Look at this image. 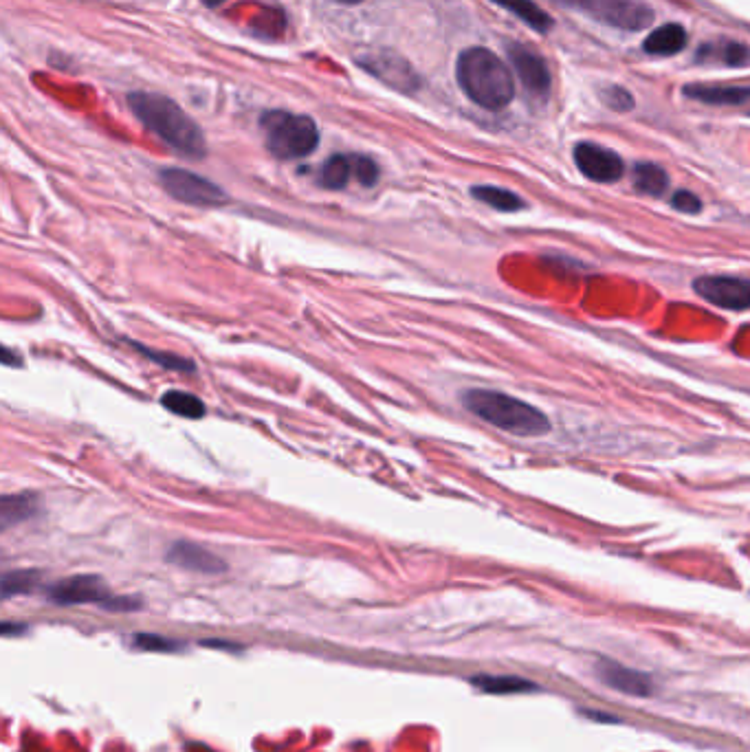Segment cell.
I'll return each instance as SVG.
<instances>
[{
	"instance_id": "6da1fadb",
	"label": "cell",
	"mask_w": 750,
	"mask_h": 752,
	"mask_svg": "<svg viewBox=\"0 0 750 752\" xmlns=\"http://www.w3.org/2000/svg\"><path fill=\"white\" fill-rule=\"evenodd\" d=\"M128 106L152 135L185 159H203L207 143L201 126L174 102L159 93H130Z\"/></svg>"
},
{
	"instance_id": "7a4b0ae2",
	"label": "cell",
	"mask_w": 750,
	"mask_h": 752,
	"mask_svg": "<svg viewBox=\"0 0 750 752\" xmlns=\"http://www.w3.org/2000/svg\"><path fill=\"white\" fill-rule=\"evenodd\" d=\"M456 77L473 104L487 110H502L513 102L515 82L500 55L484 47H471L458 55Z\"/></svg>"
},
{
	"instance_id": "3957f363",
	"label": "cell",
	"mask_w": 750,
	"mask_h": 752,
	"mask_svg": "<svg viewBox=\"0 0 750 752\" xmlns=\"http://www.w3.org/2000/svg\"><path fill=\"white\" fill-rule=\"evenodd\" d=\"M465 405L473 416H478L484 423L498 427L506 434L537 438L550 431V418L542 409L531 403L515 398L511 394L493 392V390H469L462 394Z\"/></svg>"
},
{
	"instance_id": "277c9868",
	"label": "cell",
	"mask_w": 750,
	"mask_h": 752,
	"mask_svg": "<svg viewBox=\"0 0 750 752\" xmlns=\"http://www.w3.org/2000/svg\"><path fill=\"white\" fill-rule=\"evenodd\" d=\"M262 130L267 137L269 152L282 161L304 159L319 146V128L306 115L269 110L262 115Z\"/></svg>"
},
{
	"instance_id": "5b68a950",
	"label": "cell",
	"mask_w": 750,
	"mask_h": 752,
	"mask_svg": "<svg viewBox=\"0 0 750 752\" xmlns=\"http://www.w3.org/2000/svg\"><path fill=\"white\" fill-rule=\"evenodd\" d=\"M159 181L163 190L168 192L174 201L192 207H220L227 203V194L220 190L216 183L201 174H194L183 168H165L159 174Z\"/></svg>"
},
{
	"instance_id": "8992f818",
	"label": "cell",
	"mask_w": 750,
	"mask_h": 752,
	"mask_svg": "<svg viewBox=\"0 0 750 752\" xmlns=\"http://www.w3.org/2000/svg\"><path fill=\"white\" fill-rule=\"evenodd\" d=\"M581 11L623 31H643L654 22V9L645 0H586Z\"/></svg>"
},
{
	"instance_id": "52a82bcc",
	"label": "cell",
	"mask_w": 750,
	"mask_h": 752,
	"mask_svg": "<svg viewBox=\"0 0 750 752\" xmlns=\"http://www.w3.org/2000/svg\"><path fill=\"white\" fill-rule=\"evenodd\" d=\"M693 289L704 300L724 308V311L742 313L750 306V284L744 278L731 275H707L693 282Z\"/></svg>"
},
{
	"instance_id": "ba28073f",
	"label": "cell",
	"mask_w": 750,
	"mask_h": 752,
	"mask_svg": "<svg viewBox=\"0 0 750 752\" xmlns=\"http://www.w3.org/2000/svg\"><path fill=\"white\" fill-rule=\"evenodd\" d=\"M575 163L581 174L594 183H616L625 174V163L619 154L590 141L577 143Z\"/></svg>"
},
{
	"instance_id": "9c48e42d",
	"label": "cell",
	"mask_w": 750,
	"mask_h": 752,
	"mask_svg": "<svg viewBox=\"0 0 750 752\" xmlns=\"http://www.w3.org/2000/svg\"><path fill=\"white\" fill-rule=\"evenodd\" d=\"M506 53H509L513 69L526 91L537 97H546L550 93V84H553V75H550L542 55L517 42L506 44Z\"/></svg>"
},
{
	"instance_id": "30bf717a",
	"label": "cell",
	"mask_w": 750,
	"mask_h": 752,
	"mask_svg": "<svg viewBox=\"0 0 750 752\" xmlns=\"http://www.w3.org/2000/svg\"><path fill=\"white\" fill-rule=\"evenodd\" d=\"M47 596L55 605H102L110 596V590L102 579L95 577V574H77V577H66L51 585Z\"/></svg>"
},
{
	"instance_id": "8fae6325",
	"label": "cell",
	"mask_w": 750,
	"mask_h": 752,
	"mask_svg": "<svg viewBox=\"0 0 750 752\" xmlns=\"http://www.w3.org/2000/svg\"><path fill=\"white\" fill-rule=\"evenodd\" d=\"M597 673L603 680V684H608V687L614 691L632 695V698H647V695H652L654 691V682L652 678L645 676V673L630 669V667H623V665H616V662H610V660H603Z\"/></svg>"
},
{
	"instance_id": "7c38bea8",
	"label": "cell",
	"mask_w": 750,
	"mask_h": 752,
	"mask_svg": "<svg viewBox=\"0 0 750 752\" xmlns=\"http://www.w3.org/2000/svg\"><path fill=\"white\" fill-rule=\"evenodd\" d=\"M168 561L172 566H179L183 570L201 572V574H220L225 572V561L216 557L207 548L192 544V541H176L168 550Z\"/></svg>"
},
{
	"instance_id": "4fadbf2b",
	"label": "cell",
	"mask_w": 750,
	"mask_h": 752,
	"mask_svg": "<svg viewBox=\"0 0 750 752\" xmlns=\"http://www.w3.org/2000/svg\"><path fill=\"white\" fill-rule=\"evenodd\" d=\"M682 95L707 106H744L750 97L748 86L731 84H687Z\"/></svg>"
},
{
	"instance_id": "5bb4252c",
	"label": "cell",
	"mask_w": 750,
	"mask_h": 752,
	"mask_svg": "<svg viewBox=\"0 0 750 752\" xmlns=\"http://www.w3.org/2000/svg\"><path fill=\"white\" fill-rule=\"evenodd\" d=\"M40 511V497L36 493L0 495V533L29 522Z\"/></svg>"
},
{
	"instance_id": "9a60e30c",
	"label": "cell",
	"mask_w": 750,
	"mask_h": 752,
	"mask_svg": "<svg viewBox=\"0 0 750 752\" xmlns=\"http://www.w3.org/2000/svg\"><path fill=\"white\" fill-rule=\"evenodd\" d=\"M687 42H689L687 29L678 25V22H669V25H663L649 33L643 42V51L649 55H663V58H671V55H676L685 49Z\"/></svg>"
},
{
	"instance_id": "2e32d148",
	"label": "cell",
	"mask_w": 750,
	"mask_h": 752,
	"mask_svg": "<svg viewBox=\"0 0 750 752\" xmlns=\"http://www.w3.org/2000/svg\"><path fill=\"white\" fill-rule=\"evenodd\" d=\"M491 3L506 11H511L515 18H520L524 25H528L539 33H548L555 27V20L550 18L537 3H533V0H491Z\"/></svg>"
},
{
	"instance_id": "e0dca14e",
	"label": "cell",
	"mask_w": 750,
	"mask_h": 752,
	"mask_svg": "<svg viewBox=\"0 0 750 752\" xmlns=\"http://www.w3.org/2000/svg\"><path fill=\"white\" fill-rule=\"evenodd\" d=\"M634 185L638 192L647 196H663L669 185V176L656 163H636Z\"/></svg>"
},
{
	"instance_id": "ac0fdd59",
	"label": "cell",
	"mask_w": 750,
	"mask_h": 752,
	"mask_svg": "<svg viewBox=\"0 0 750 752\" xmlns=\"http://www.w3.org/2000/svg\"><path fill=\"white\" fill-rule=\"evenodd\" d=\"M161 405L168 409V412L181 416V418H203L205 416V403L201 398L190 394V392H181V390H170L161 396Z\"/></svg>"
},
{
	"instance_id": "d6986e66",
	"label": "cell",
	"mask_w": 750,
	"mask_h": 752,
	"mask_svg": "<svg viewBox=\"0 0 750 752\" xmlns=\"http://www.w3.org/2000/svg\"><path fill=\"white\" fill-rule=\"evenodd\" d=\"M42 581V574L38 570H11L0 577V599H11V596L31 594Z\"/></svg>"
},
{
	"instance_id": "ffe728a7",
	"label": "cell",
	"mask_w": 750,
	"mask_h": 752,
	"mask_svg": "<svg viewBox=\"0 0 750 752\" xmlns=\"http://www.w3.org/2000/svg\"><path fill=\"white\" fill-rule=\"evenodd\" d=\"M471 194L478 198L480 203L489 205L498 212H517V209L524 207V201L511 190H504V187H495V185H478L473 187Z\"/></svg>"
},
{
	"instance_id": "44dd1931",
	"label": "cell",
	"mask_w": 750,
	"mask_h": 752,
	"mask_svg": "<svg viewBox=\"0 0 750 752\" xmlns=\"http://www.w3.org/2000/svg\"><path fill=\"white\" fill-rule=\"evenodd\" d=\"M350 174H352V159L344 157V154H335V157H330L322 165L319 183H322V187H326V190H335V192L344 190L350 181Z\"/></svg>"
},
{
	"instance_id": "7402d4cb",
	"label": "cell",
	"mask_w": 750,
	"mask_h": 752,
	"mask_svg": "<svg viewBox=\"0 0 750 752\" xmlns=\"http://www.w3.org/2000/svg\"><path fill=\"white\" fill-rule=\"evenodd\" d=\"M471 684H476L480 691L487 693H526V691H535L537 687L533 682H528L524 678H515V676H478L473 678Z\"/></svg>"
},
{
	"instance_id": "603a6c76",
	"label": "cell",
	"mask_w": 750,
	"mask_h": 752,
	"mask_svg": "<svg viewBox=\"0 0 750 752\" xmlns=\"http://www.w3.org/2000/svg\"><path fill=\"white\" fill-rule=\"evenodd\" d=\"M130 344L135 346V348L141 352V355L150 357L154 363H159V366L168 368V370H181V372H194V370H196L194 363H192L190 359H185V357H179V355H168V352H154V350H150V348L137 346L135 341H130Z\"/></svg>"
},
{
	"instance_id": "cb8c5ba5",
	"label": "cell",
	"mask_w": 750,
	"mask_h": 752,
	"mask_svg": "<svg viewBox=\"0 0 750 752\" xmlns=\"http://www.w3.org/2000/svg\"><path fill=\"white\" fill-rule=\"evenodd\" d=\"M603 104L616 110V113H627V110L634 108V97L623 86H605L599 91Z\"/></svg>"
},
{
	"instance_id": "d4e9b609",
	"label": "cell",
	"mask_w": 750,
	"mask_h": 752,
	"mask_svg": "<svg viewBox=\"0 0 750 752\" xmlns=\"http://www.w3.org/2000/svg\"><path fill=\"white\" fill-rule=\"evenodd\" d=\"M132 643H135V647L141 651H157V654L159 651L161 654H170V651L179 649V645H176L174 640H168L157 634H137L135 638H132Z\"/></svg>"
},
{
	"instance_id": "484cf974",
	"label": "cell",
	"mask_w": 750,
	"mask_h": 752,
	"mask_svg": "<svg viewBox=\"0 0 750 752\" xmlns=\"http://www.w3.org/2000/svg\"><path fill=\"white\" fill-rule=\"evenodd\" d=\"M352 174L357 176L361 185L372 187L379 181V168L370 157H355L352 159Z\"/></svg>"
},
{
	"instance_id": "4316f807",
	"label": "cell",
	"mask_w": 750,
	"mask_h": 752,
	"mask_svg": "<svg viewBox=\"0 0 750 752\" xmlns=\"http://www.w3.org/2000/svg\"><path fill=\"white\" fill-rule=\"evenodd\" d=\"M722 62L729 66H746L748 64V47L744 42H729L724 44V49H720Z\"/></svg>"
},
{
	"instance_id": "83f0119b",
	"label": "cell",
	"mask_w": 750,
	"mask_h": 752,
	"mask_svg": "<svg viewBox=\"0 0 750 752\" xmlns=\"http://www.w3.org/2000/svg\"><path fill=\"white\" fill-rule=\"evenodd\" d=\"M671 205H674L678 212H682V214H698L702 209L700 198L696 194L687 192V190L676 192L674 198H671Z\"/></svg>"
},
{
	"instance_id": "f1b7e54d",
	"label": "cell",
	"mask_w": 750,
	"mask_h": 752,
	"mask_svg": "<svg viewBox=\"0 0 750 752\" xmlns=\"http://www.w3.org/2000/svg\"><path fill=\"white\" fill-rule=\"evenodd\" d=\"M102 607L110 612H130V610H139L141 601L139 599H130V596H108V599L102 603Z\"/></svg>"
},
{
	"instance_id": "f546056e",
	"label": "cell",
	"mask_w": 750,
	"mask_h": 752,
	"mask_svg": "<svg viewBox=\"0 0 750 752\" xmlns=\"http://www.w3.org/2000/svg\"><path fill=\"white\" fill-rule=\"evenodd\" d=\"M0 363H3V366L18 368L22 361H20V357L16 355L14 350H9V348H5V346H0Z\"/></svg>"
},
{
	"instance_id": "4dcf8cb0",
	"label": "cell",
	"mask_w": 750,
	"mask_h": 752,
	"mask_svg": "<svg viewBox=\"0 0 750 752\" xmlns=\"http://www.w3.org/2000/svg\"><path fill=\"white\" fill-rule=\"evenodd\" d=\"M25 625H18V623H0V636H18V634H25Z\"/></svg>"
},
{
	"instance_id": "1f68e13d",
	"label": "cell",
	"mask_w": 750,
	"mask_h": 752,
	"mask_svg": "<svg viewBox=\"0 0 750 752\" xmlns=\"http://www.w3.org/2000/svg\"><path fill=\"white\" fill-rule=\"evenodd\" d=\"M555 5L564 7V9H583V5H586V0H553Z\"/></svg>"
},
{
	"instance_id": "d6a6232c",
	"label": "cell",
	"mask_w": 750,
	"mask_h": 752,
	"mask_svg": "<svg viewBox=\"0 0 750 752\" xmlns=\"http://www.w3.org/2000/svg\"><path fill=\"white\" fill-rule=\"evenodd\" d=\"M203 3H205L207 7H218V5H223L225 0H203Z\"/></svg>"
},
{
	"instance_id": "836d02e7",
	"label": "cell",
	"mask_w": 750,
	"mask_h": 752,
	"mask_svg": "<svg viewBox=\"0 0 750 752\" xmlns=\"http://www.w3.org/2000/svg\"><path fill=\"white\" fill-rule=\"evenodd\" d=\"M335 3H341V5H359V3H363V0H335Z\"/></svg>"
}]
</instances>
